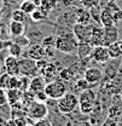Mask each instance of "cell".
Returning <instances> with one entry per match:
<instances>
[{"mask_svg": "<svg viewBox=\"0 0 122 126\" xmlns=\"http://www.w3.org/2000/svg\"><path fill=\"white\" fill-rule=\"evenodd\" d=\"M79 40L74 34H63L56 38V48L63 53H74L77 51Z\"/></svg>", "mask_w": 122, "mask_h": 126, "instance_id": "6da1fadb", "label": "cell"}, {"mask_svg": "<svg viewBox=\"0 0 122 126\" xmlns=\"http://www.w3.org/2000/svg\"><path fill=\"white\" fill-rule=\"evenodd\" d=\"M77 106H79V97L71 92H67L58 99L57 103V108L62 114H70L71 111L75 110Z\"/></svg>", "mask_w": 122, "mask_h": 126, "instance_id": "7a4b0ae2", "label": "cell"}, {"mask_svg": "<svg viewBox=\"0 0 122 126\" xmlns=\"http://www.w3.org/2000/svg\"><path fill=\"white\" fill-rule=\"evenodd\" d=\"M40 70L38 68L36 61L29 58V57H23L19 58V74L21 75H27V77H35L39 75Z\"/></svg>", "mask_w": 122, "mask_h": 126, "instance_id": "3957f363", "label": "cell"}, {"mask_svg": "<svg viewBox=\"0 0 122 126\" xmlns=\"http://www.w3.org/2000/svg\"><path fill=\"white\" fill-rule=\"evenodd\" d=\"M48 114V108L44 102H39V101H34L27 109V115L34 119V120H40V119H45Z\"/></svg>", "mask_w": 122, "mask_h": 126, "instance_id": "277c9868", "label": "cell"}, {"mask_svg": "<svg viewBox=\"0 0 122 126\" xmlns=\"http://www.w3.org/2000/svg\"><path fill=\"white\" fill-rule=\"evenodd\" d=\"M45 92L47 94L48 98L58 101L61 97H63L67 94V86L62 81H51V82H47L45 87Z\"/></svg>", "mask_w": 122, "mask_h": 126, "instance_id": "5b68a950", "label": "cell"}, {"mask_svg": "<svg viewBox=\"0 0 122 126\" xmlns=\"http://www.w3.org/2000/svg\"><path fill=\"white\" fill-rule=\"evenodd\" d=\"M92 31L93 27H90V24H81V23H76L73 26V34L76 36V39L80 41H91L92 36Z\"/></svg>", "mask_w": 122, "mask_h": 126, "instance_id": "8992f818", "label": "cell"}, {"mask_svg": "<svg viewBox=\"0 0 122 126\" xmlns=\"http://www.w3.org/2000/svg\"><path fill=\"white\" fill-rule=\"evenodd\" d=\"M91 58L97 63H107L110 60V55L108 51V47L104 45H99V46H94L92 51Z\"/></svg>", "mask_w": 122, "mask_h": 126, "instance_id": "52a82bcc", "label": "cell"}, {"mask_svg": "<svg viewBox=\"0 0 122 126\" xmlns=\"http://www.w3.org/2000/svg\"><path fill=\"white\" fill-rule=\"evenodd\" d=\"M26 57L33 58L35 61H39L41 58L46 57V48L42 44H33L28 47L27 52H26Z\"/></svg>", "mask_w": 122, "mask_h": 126, "instance_id": "ba28073f", "label": "cell"}, {"mask_svg": "<svg viewBox=\"0 0 122 126\" xmlns=\"http://www.w3.org/2000/svg\"><path fill=\"white\" fill-rule=\"evenodd\" d=\"M5 72L9 73L10 75H19V58L15 56H9L5 58L4 62Z\"/></svg>", "mask_w": 122, "mask_h": 126, "instance_id": "9c48e42d", "label": "cell"}, {"mask_svg": "<svg viewBox=\"0 0 122 126\" xmlns=\"http://www.w3.org/2000/svg\"><path fill=\"white\" fill-rule=\"evenodd\" d=\"M119 41V29L115 26H111V27H104V41H103V45L104 46H109L110 44L112 43H116Z\"/></svg>", "mask_w": 122, "mask_h": 126, "instance_id": "30bf717a", "label": "cell"}, {"mask_svg": "<svg viewBox=\"0 0 122 126\" xmlns=\"http://www.w3.org/2000/svg\"><path fill=\"white\" fill-rule=\"evenodd\" d=\"M102 77H103L102 70H100L99 68H97V67H90V68H87L86 72H85V79H86L91 85L98 84V82L102 80Z\"/></svg>", "mask_w": 122, "mask_h": 126, "instance_id": "8fae6325", "label": "cell"}, {"mask_svg": "<svg viewBox=\"0 0 122 126\" xmlns=\"http://www.w3.org/2000/svg\"><path fill=\"white\" fill-rule=\"evenodd\" d=\"M47 85L46 82V79L42 75H35L30 80V86H29V90L34 94H38L40 91H44Z\"/></svg>", "mask_w": 122, "mask_h": 126, "instance_id": "7c38bea8", "label": "cell"}, {"mask_svg": "<svg viewBox=\"0 0 122 126\" xmlns=\"http://www.w3.org/2000/svg\"><path fill=\"white\" fill-rule=\"evenodd\" d=\"M93 45L91 43H87V41H80L79 45H77V57L80 60H85V58H88L91 57L92 51H93Z\"/></svg>", "mask_w": 122, "mask_h": 126, "instance_id": "4fadbf2b", "label": "cell"}, {"mask_svg": "<svg viewBox=\"0 0 122 126\" xmlns=\"http://www.w3.org/2000/svg\"><path fill=\"white\" fill-rule=\"evenodd\" d=\"M26 23H22V22H17V21H12L10 22V26H9V31H10V34L15 38H18V36H22L24 35L26 33Z\"/></svg>", "mask_w": 122, "mask_h": 126, "instance_id": "5bb4252c", "label": "cell"}, {"mask_svg": "<svg viewBox=\"0 0 122 126\" xmlns=\"http://www.w3.org/2000/svg\"><path fill=\"white\" fill-rule=\"evenodd\" d=\"M103 41H104V27L103 28L93 27L91 41L90 43L93 46H99V45H103Z\"/></svg>", "mask_w": 122, "mask_h": 126, "instance_id": "9a60e30c", "label": "cell"}, {"mask_svg": "<svg viewBox=\"0 0 122 126\" xmlns=\"http://www.w3.org/2000/svg\"><path fill=\"white\" fill-rule=\"evenodd\" d=\"M22 94H23V92H22L21 90H18V89H9V90H6L7 104L14 106V104H16V103L21 102Z\"/></svg>", "mask_w": 122, "mask_h": 126, "instance_id": "2e32d148", "label": "cell"}, {"mask_svg": "<svg viewBox=\"0 0 122 126\" xmlns=\"http://www.w3.org/2000/svg\"><path fill=\"white\" fill-rule=\"evenodd\" d=\"M79 103H95V94L91 89H86L80 92Z\"/></svg>", "mask_w": 122, "mask_h": 126, "instance_id": "e0dca14e", "label": "cell"}, {"mask_svg": "<svg viewBox=\"0 0 122 126\" xmlns=\"http://www.w3.org/2000/svg\"><path fill=\"white\" fill-rule=\"evenodd\" d=\"M100 24H102L103 27H111V26H115L112 14H111L108 9H105V7L102 10V14H100Z\"/></svg>", "mask_w": 122, "mask_h": 126, "instance_id": "ac0fdd59", "label": "cell"}, {"mask_svg": "<svg viewBox=\"0 0 122 126\" xmlns=\"http://www.w3.org/2000/svg\"><path fill=\"white\" fill-rule=\"evenodd\" d=\"M48 14L50 12L47 10L42 9L41 6H38L30 14V18H31V21H34V22H41V21H44V19L47 18Z\"/></svg>", "mask_w": 122, "mask_h": 126, "instance_id": "d6986e66", "label": "cell"}, {"mask_svg": "<svg viewBox=\"0 0 122 126\" xmlns=\"http://www.w3.org/2000/svg\"><path fill=\"white\" fill-rule=\"evenodd\" d=\"M107 47L111 60H117V58H121L122 57V48L120 46V44H119V41L112 43V44H110Z\"/></svg>", "mask_w": 122, "mask_h": 126, "instance_id": "ffe728a7", "label": "cell"}, {"mask_svg": "<svg viewBox=\"0 0 122 126\" xmlns=\"http://www.w3.org/2000/svg\"><path fill=\"white\" fill-rule=\"evenodd\" d=\"M76 16H77V23H81V24H90V22L92 19L91 12L88 10H77Z\"/></svg>", "mask_w": 122, "mask_h": 126, "instance_id": "44dd1931", "label": "cell"}, {"mask_svg": "<svg viewBox=\"0 0 122 126\" xmlns=\"http://www.w3.org/2000/svg\"><path fill=\"white\" fill-rule=\"evenodd\" d=\"M41 75L45 79L47 78H53L56 74H57V68H56V64L53 63H47L45 67L42 68V70L40 72Z\"/></svg>", "mask_w": 122, "mask_h": 126, "instance_id": "7402d4cb", "label": "cell"}, {"mask_svg": "<svg viewBox=\"0 0 122 126\" xmlns=\"http://www.w3.org/2000/svg\"><path fill=\"white\" fill-rule=\"evenodd\" d=\"M36 7H38V5L35 4L34 0H24V1H22L21 5H19V9H21L23 12H26L27 15H30Z\"/></svg>", "mask_w": 122, "mask_h": 126, "instance_id": "603a6c76", "label": "cell"}, {"mask_svg": "<svg viewBox=\"0 0 122 126\" xmlns=\"http://www.w3.org/2000/svg\"><path fill=\"white\" fill-rule=\"evenodd\" d=\"M34 101H35V94H34V92H31L30 90H28V91H24V92H23L22 98H21V103L24 106V108H27V109H28V107L30 106Z\"/></svg>", "mask_w": 122, "mask_h": 126, "instance_id": "cb8c5ba5", "label": "cell"}, {"mask_svg": "<svg viewBox=\"0 0 122 126\" xmlns=\"http://www.w3.org/2000/svg\"><path fill=\"white\" fill-rule=\"evenodd\" d=\"M30 77H27V75H18V90H21L22 92L24 91H28L29 90V86H30Z\"/></svg>", "mask_w": 122, "mask_h": 126, "instance_id": "d4e9b609", "label": "cell"}, {"mask_svg": "<svg viewBox=\"0 0 122 126\" xmlns=\"http://www.w3.org/2000/svg\"><path fill=\"white\" fill-rule=\"evenodd\" d=\"M27 14L23 12L21 9H17V10H14L12 11V15H11V18L12 21H17V22H22V23H26L27 22Z\"/></svg>", "mask_w": 122, "mask_h": 126, "instance_id": "484cf974", "label": "cell"}, {"mask_svg": "<svg viewBox=\"0 0 122 126\" xmlns=\"http://www.w3.org/2000/svg\"><path fill=\"white\" fill-rule=\"evenodd\" d=\"M9 52L11 56H15L17 58H21L22 57V46L17 43H14L9 46Z\"/></svg>", "mask_w": 122, "mask_h": 126, "instance_id": "4316f807", "label": "cell"}, {"mask_svg": "<svg viewBox=\"0 0 122 126\" xmlns=\"http://www.w3.org/2000/svg\"><path fill=\"white\" fill-rule=\"evenodd\" d=\"M57 2L58 0H40V6L50 12L57 6Z\"/></svg>", "mask_w": 122, "mask_h": 126, "instance_id": "83f0119b", "label": "cell"}, {"mask_svg": "<svg viewBox=\"0 0 122 126\" xmlns=\"http://www.w3.org/2000/svg\"><path fill=\"white\" fill-rule=\"evenodd\" d=\"M90 82L86 80L85 78H80L76 80V82H75V90H77V91H83V90H86V89H90Z\"/></svg>", "mask_w": 122, "mask_h": 126, "instance_id": "f1b7e54d", "label": "cell"}, {"mask_svg": "<svg viewBox=\"0 0 122 126\" xmlns=\"http://www.w3.org/2000/svg\"><path fill=\"white\" fill-rule=\"evenodd\" d=\"M73 77H74V74H73L71 69H69V68H64L59 72V79L63 81H71Z\"/></svg>", "mask_w": 122, "mask_h": 126, "instance_id": "f546056e", "label": "cell"}, {"mask_svg": "<svg viewBox=\"0 0 122 126\" xmlns=\"http://www.w3.org/2000/svg\"><path fill=\"white\" fill-rule=\"evenodd\" d=\"M10 78L11 75L9 73H2L0 74V87L4 89V90H7L9 89V84H10Z\"/></svg>", "mask_w": 122, "mask_h": 126, "instance_id": "4dcf8cb0", "label": "cell"}, {"mask_svg": "<svg viewBox=\"0 0 122 126\" xmlns=\"http://www.w3.org/2000/svg\"><path fill=\"white\" fill-rule=\"evenodd\" d=\"M121 114H122V109L119 106H112V107H110V109H109V118L116 120L119 116H121Z\"/></svg>", "mask_w": 122, "mask_h": 126, "instance_id": "1f68e13d", "label": "cell"}, {"mask_svg": "<svg viewBox=\"0 0 122 126\" xmlns=\"http://www.w3.org/2000/svg\"><path fill=\"white\" fill-rule=\"evenodd\" d=\"M41 44L45 47H54V48H56V38H53V36H47V38H45V39L42 40Z\"/></svg>", "mask_w": 122, "mask_h": 126, "instance_id": "d6a6232c", "label": "cell"}, {"mask_svg": "<svg viewBox=\"0 0 122 126\" xmlns=\"http://www.w3.org/2000/svg\"><path fill=\"white\" fill-rule=\"evenodd\" d=\"M99 1H100V0H81L83 7H86V9H88V10L92 9V7L98 6V5H99Z\"/></svg>", "mask_w": 122, "mask_h": 126, "instance_id": "836d02e7", "label": "cell"}, {"mask_svg": "<svg viewBox=\"0 0 122 126\" xmlns=\"http://www.w3.org/2000/svg\"><path fill=\"white\" fill-rule=\"evenodd\" d=\"M35 99L39 101V102H44L45 103L46 101L48 99V96H47V94H46L45 90H44V91H40V92L35 94Z\"/></svg>", "mask_w": 122, "mask_h": 126, "instance_id": "e575fe53", "label": "cell"}, {"mask_svg": "<svg viewBox=\"0 0 122 126\" xmlns=\"http://www.w3.org/2000/svg\"><path fill=\"white\" fill-rule=\"evenodd\" d=\"M112 17H114V22H115V24H117L120 21H122V10L120 9V7L112 12Z\"/></svg>", "mask_w": 122, "mask_h": 126, "instance_id": "d590c367", "label": "cell"}, {"mask_svg": "<svg viewBox=\"0 0 122 126\" xmlns=\"http://www.w3.org/2000/svg\"><path fill=\"white\" fill-rule=\"evenodd\" d=\"M7 103V96H6V90L0 87V107H4Z\"/></svg>", "mask_w": 122, "mask_h": 126, "instance_id": "8d00e7d4", "label": "cell"}, {"mask_svg": "<svg viewBox=\"0 0 122 126\" xmlns=\"http://www.w3.org/2000/svg\"><path fill=\"white\" fill-rule=\"evenodd\" d=\"M102 126H117V123L115 119H111V118H108L107 120L103 123Z\"/></svg>", "mask_w": 122, "mask_h": 126, "instance_id": "74e56055", "label": "cell"}, {"mask_svg": "<svg viewBox=\"0 0 122 126\" xmlns=\"http://www.w3.org/2000/svg\"><path fill=\"white\" fill-rule=\"evenodd\" d=\"M34 126H50V123L46 120V119H40V120H36Z\"/></svg>", "mask_w": 122, "mask_h": 126, "instance_id": "f35d334b", "label": "cell"}, {"mask_svg": "<svg viewBox=\"0 0 122 126\" xmlns=\"http://www.w3.org/2000/svg\"><path fill=\"white\" fill-rule=\"evenodd\" d=\"M47 61H46L45 58H41V60H39V61H36V64H38V68H39V70L41 72L42 70V68L45 67L46 64H47Z\"/></svg>", "mask_w": 122, "mask_h": 126, "instance_id": "ab89813d", "label": "cell"}, {"mask_svg": "<svg viewBox=\"0 0 122 126\" xmlns=\"http://www.w3.org/2000/svg\"><path fill=\"white\" fill-rule=\"evenodd\" d=\"M0 126H7V120H5L2 116H0Z\"/></svg>", "mask_w": 122, "mask_h": 126, "instance_id": "60d3db41", "label": "cell"}, {"mask_svg": "<svg viewBox=\"0 0 122 126\" xmlns=\"http://www.w3.org/2000/svg\"><path fill=\"white\" fill-rule=\"evenodd\" d=\"M24 126H34V125H30V124H27V125H24Z\"/></svg>", "mask_w": 122, "mask_h": 126, "instance_id": "b9f144b4", "label": "cell"}, {"mask_svg": "<svg viewBox=\"0 0 122 126\" xmlns=\"http://www.w3.org/2000/svg\"><path fill=\"white\" fill-rule=\"evenodd\" d=\"M120 98H121V101H122V92H121V94H120Z\"/></svg>", "mask_w": 122, "mask_h": 126, "instance_id": "7bdbcfd3", "label": "cell"}, {"mask_svg": "<svg viewBox=\"0 0 122 126\" xmlns=\"http://www.w3.org/2000/svg\"><path fill=\"white\" fill-rule=\"evenodd\" d=\"M114 1H116V0H114Z\"/></svg>", "mask_w": 122, "mask_h": 126, "instance_id": "ee69618b", "label": "cell"}, {"mask_svg": "<svg viewBox=\"0 0 122 126\" xmlns=\"http://www.w3.org/2000/svg\"><path fill=\"white\" fill-rule=\"evenodd\" d=\"M108 1H110V0H108Z\"/></svg>", "mask_w": 122, "mask_h": 126, "instance_id": "f6af8a7d", "label": "cell"}, {"mask_svg": "<svg viewBox=\"0 0 122 126\" xmlns=\"http://www.w3.org/2000/svg\"><path fill=\"white\" fill-rule=\"evenodd\" d=\"M0 65H1V63H0Z\"/></svg>", "mask_w": 122, "mask_h": 126, "instance_id": "bcb514c9", "label": "cell"}]
</instances>
